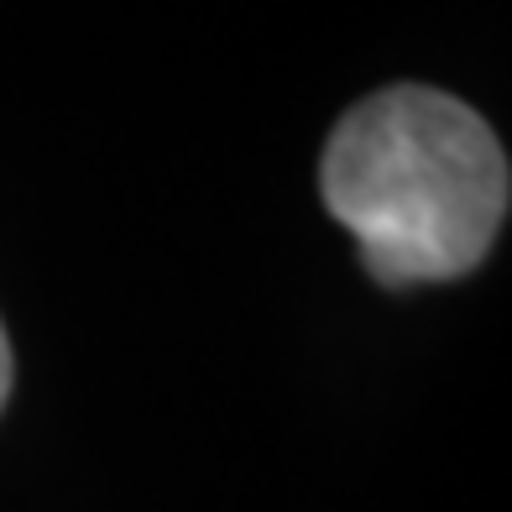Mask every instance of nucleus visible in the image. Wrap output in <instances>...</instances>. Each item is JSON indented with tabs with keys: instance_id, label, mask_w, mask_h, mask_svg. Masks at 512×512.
<instances>
[{
	"instance_id": "nucleus-1",
	"label": "nucleus",
	"mask_w": 512,
	"mask_h": 512,
	"mask_svg": "<svg viewBox=\"0 0 512 512\" xmlns=\"http://www.w3.org/2000/svg\"><path fill=\"white\" fill-rule=\"evenodd\" d=\"M319 199L387 288L445 283L492 251L507 220V152L471 105L392 84L345 110L319 162Z\"/></svg>"
},
{
	"instance_id": "nucleus-2",
	"label": "nucleus",
	"mask_w": 512,
	"mask_h": 512,
	"mask_svg": "<svg viewBox=\"0 0 512 512\" xmlns=\"http://www.w3.org/2000/svg\"><path fill=\"white\" fill-rule=\"evenodd\" d=\"M6 392H11V340L6 324H0V408H6Z\"/></svg>"
}]
</instances>
